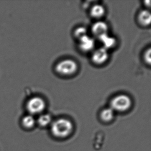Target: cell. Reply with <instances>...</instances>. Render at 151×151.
<instances>
[{
	"label": "cell",
	"mask_w": 151,
	"mask_h": 151,
	"mask_svg": "<svg viewBox=\"0 0 151 151\" xmlns=\"http://www.w3.org/2000/svg\"><path fill=\"white\" fill-rule=\"evenodd\" d=\"M36 123V120L33 115L29 114L24 116L22 120L23 127L26 129H32Z\"/></svg>",
	"instance_id": "11"
},
{
	"label": "cell",
	"mask_w": 151,
	"mask_h": 151,
	"mask_svg": "<svg viewBox=\"0 0 151 151\" xmlns=\"http://www.w3.org/2000/svg\"><path fill=\"white\" fill-rule=\"evenodd\" d=\"M114 117V111L111 108H107L102 110L101 113V118L105 122H109L112 120Z\"/></svg>",
	"instance_id": "12"
},
{
	"label": "cell",
	"mask_w": 151,
	"mask_h": 151,
	"mask_svg": "<svg viewBox=\"0 0 151 151\" xmlns=\"http://www.w3.org/2000/svg\"><path fill=\"white\" fill-rule=\"evenodd\" d=\"M138 20L143 26L149 25L151 21V14L149 11L143 10L140 12L138 15Z\"/></svg>",
	"instance_id": "9"
},
{
	"label": "cell",
	"mask_w": 151,
	"mask_h": 151,
	"mask_svg": "<svg viewBox=\"0 0 151 151\" xmlns=\"http://www.w3.org/2000/svg\"><path fill=\"white\" fill-rule=\"evenodd\" d=\"M151 48H149V49L147 50L145 52V55H144V57H145V62L149 64L150 65L151 63Z\"/></svg>",
	"instance_id": "15"
},
{
	"label": "cell",
	"mask_w": 151,
	"mask_h": 151,
	"mask_svg": "<svg viewBox=\"0 0 151 151\" xmlns=\"http://www.w3.org/2000/svg\"><path fill=\"white\" fill-rule=\"evenodd\" d=\"M98 38L104 45L103 47L106 50L114 47L116 43V40L114 37L109 36L107 34L102 35Z\"/></svg>",
	"instance_id": "8"
},
{
	"label": "cell",
	"mask_w": 151,
	"mask_h": 151,
	"mask_svg": "<svg viewBox=\"0 0 151 151\" xmlns=\"http://www.w3.org/2000/svg\"><path fill=\"white\" fill-rule=\"evenodd\" d=\"M78 70V65L71 59L60 61L56 65V71L63 76H70L75 73Z\"/></svg>",
	"instance_id": "3"
},
{
	"label": "cell",
	"mask_w": 151,
	"mask_h": 151,
	"mask_svg": "<svg viewBox=\"0 0 151 151\" xmlns=\"http://www.w3.org/2000/svg\"><path fill=\"white\" fill-rule=\"evenodd\" d=\"M45 101L38 96L33 97L27 102V110L31 115L40 114L45 110Z\"/></svg>",
	"instance_id": "4"
},
{
	"label": "cell",
	"mask_w": 151,
	"mask_h": 151,
	"mask_svg": "<svg viewBox=\"0 0 151 151\" xmlns=\"http://www.w3.org/2000/svg\"><path fill=\"white\" fill-rule=\"evenodd\" d=\"M108 56L107 50L103 47L94 51L91 58L93 63L96 65H101L107 60Z\"/></svg>",
	"instance_id": "5"
},
{
	"label": "cell",
	"mask_w": 151,
	"mask_h": 151,
	"mask_svg": "<svg viewBox=\"0 0 151 151\" xmlns=\"http://www.w3.org/2000/svg\"><path fill=\"white\" fill-rule=\"evenodd\" d=\"M52 119L49 114H42L37 119V122L41 127H46L51 123Z\"/></svg>",
	"instance_id": "13"
},
{
	"label": "cell",
	"mask_w": 151,
	"mask_h": 151,
	"mask_svg": "<svg viewBox=\"0 0 151 151\" xmlns=\"http://www.w3.org/2000/svg\"><path fill=\"white\" fill-rule=\"evenodd\" d=\"M73 125L70 121L66 119H59L52 124V134L58 138H65L71 133Z\"/></svg>",
	"instance_id": "1"
},
{
	"label": "cell",
	"mask_w": 151,
	"mask_h": 151,
	"mask_svg": "<svg viewBox=\"0 0 151 151\" xmlns=\"http://www.w3.org/2000/svg\"><path fill=\"white\" fill-rule=\"evenodd\" d=\"M79 47L84 52H88L93 49L94 47V40L92 38L86 35L79 39Z\"/></svg>",
	"instance_id": "7"
},
{
	"label": "cell",
	"mask_w": 151,
	"mask_h": 151,
	"mask_svg": "<svg viewBox=\"0 0 151 151\" xmlns=\"http://www.w3.org/2000/svg\"><path fill=\"white\" fill-rule=\"evenodd\" d=\"M132 101L129 96L120 94L115 96L110 102V108L119 112H124L131 107Z\"/></svg>",
	"instance_id": "2"
},
{
	"label": "cell",
	"mask_w": 151,
	"mask_h": 151,
	"mask_svg": "<svg viewBox=\"0 0 151 151\" xmlns=\"http://www.w3.org/2000/svg\"><path fill=\"white\" fill-rule=\"evenodd\" d=\"M145 5H146V6H150V4H151V2H150V1H149V0L145 1Z\"/></svg>",
	"instance_id": "16"
},
{
	"label": "cell",
	"mask_w": 151,
	"mask_h": 151,
	"mask_svg": "<svg viewBox=\"0 0 151 151\" xmlns=\"http://www.w3.org/2000/svg\"><path fill=\"white\" fill-rule=\"evenodd\" d=\"M105 12V9L104 7L99 5L96 4L92 7L90 10V14L92 17L95 18H100L103 16Z\"/></svg>",
	"instance_id": "10"
},
{
	"label": "cell",
	"mask_w": 151,
	"mask_h": 151,
	"mask_svg": "<svg viewBox=\"0 0 151 151\" xmlns=\"http://www.w3.org/2000/svg\"><path fill=\"white\" fill-rule=\"evenodd\" d=\"M87 32L86 28L83 27H80L76 29L74 31V36H76V38L80 39L85 36L87 35Z\"/></svg>",
	"instance_id": "14"
},
{
	"label": "cell",
	"mask_w": 151,
	"mask_h": 151,
	"mask_svg": "<svg viewBox=\"0 0 151 151\" xmlns=\"http://www.w3.org/2000/svg\"><path fill=\"white\" fill-rule=\"evenodd\" d=\"M108 27L106 23L103 21H98L93 24L91 29L92 32L97 37L107 34Z\"/></svg>",
	"instance_id": "6"
}]
</instances>
